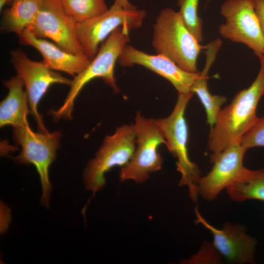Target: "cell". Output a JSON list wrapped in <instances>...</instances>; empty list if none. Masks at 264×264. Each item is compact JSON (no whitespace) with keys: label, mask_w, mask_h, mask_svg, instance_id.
Returning <instances> with one entry per match:
<instances>
[{"label":"cell","mask_w":264,"mask_h":264,"mask_svg":"<svg viewBox=\"0 0 264 264\" xmlns=\"http://www.w3.org/2000/svg\"><path fill=\"white\" fill-rule=\"evenodd\" d=\"M264 94V66L248 88L239 91L231 103L220 110L215 125L211 128L208 149L211 162L223 150L240 143L258 117L256 109Z\"/></svg>","instance_id":"1"},{"label":"cell","mask_w":264,"mask_h":264,"mask_svg":"<svg viewBox=\"0 0 264 264\" xmlns=\"http://www.w3.org/2000/svg\"><path fill=\"white\" fill-rule=\"evenodd\" d=\"M129 31L120 27L107 38L88 67L72 80L70 90L62 106L56 110L49 111L54 120L72 118L75 99L84 87L95 78H101L114 92H119L114 70L123 48L129 42Z\"/></svg>","instance_id":"2"},{"label":"cell","mask_w":264,"mask_h":264,"mask_svg":"<svg viewBox=\"0 0 264 264\" xmlns=\"http://www.w3.org/2000/svg\"><path fill=\"white\" fill-rule=\"evenodd\" d=\"M152 44L157 54L164 55L186 71L197 72L198 57L205 48L183 23L178 12L161 10L154 24Z\"/></svg>","instance_id":"3"},{"label":"cell","mask_w":264,"mask_h":264,"mask_svg":"<svg viewBox=\"0 0 264 264\" xmlns=\"http://www.w3.org/2000/svg\"><path fill=\"white\" fill-rule=\"evenodd\" d=\"M193 94L178 93L171 113L166 117L155 120L165 139V145L176 159V169L181 175L179 185L187 186L190 197L196 201L199 196L198 182L200 177V171L189 156L188 128L185 118L186 107Z\"/></svg>","instance_id":"4"},{"label":"cell","mask_w":264,"mask_h":264,"mask_svg":"<svg viewBox=\"0 0 264 264\" xmlns=\"http://www.w3.org/2000/svg\"><path fill=\"white\" fill-rule=\"evenodd\" d=\"M13 135L15 143L22 148L20 154L13 159L18 164H32L35 167L42 186L41 202L48 208L52 191L49 169L56 157L61 134L59 132H35L29 125L13 127Z\"/></svg>","instance_id":"5"},{"label":"cell","mask_w":264,"mask_h":264,"mask_svg":"<svg viewBox=\"0 0 264 264\" xmlns=\"http://www.w3.org/2000/svg\"><path fill=\"white\" fill-rule=\"evenodd\" d=\"M136 147L133 124H123L115 132L106 136L103 143L90 160L84 174L86 188L92 196L106 184L105 174L115 166L123 167L132 157Z\"/></svg>","instance_id":"6"},{"label":"cell","mask_w":264,"mask_h":264,"mask_svg":"<svg viewBox=\"0 0 264 264\" xmlns=\"http://www.w3.org/2000/svg\"><path fill=\"white\" fill-rule=\"evenodd\" d=\"M136 136V147L129 162L121 167V180H133L142 183L151 173L161 169L163 157L158 148L165 144L155 119L147 118L140 111L136 112L133 124Z\"/></svg>","instance_id":"7"},{"label":"cell","mask_w":264,"mask_h":264,"mask_svg":"<svg viewBox=\"0 0 264 264\" xmlns=\"http://www.w3.org/2000/svg\"><path fill=\"white\" fill-rule=\"evenodd\" d=\"M146 16L144 10L126 9L113 3L108 10L91 20L77 23V37L84 54L92 60L101 43L116 29L123 27L130 31L140 27Z\"/></svg>","instance_id":"8"},{"label":"cell","mask_w":264,"mask_h":264,"mask_svg":"<svg viewBox=\"0 0 264 264\" xmlns=\"http://www.w3.org/2000/svg\"><path fill=\"white\" fill-rule=\"evenodd\" d=\"M10 62L17 75L22 80L27 95L30 113L37 124L39 132H48L38 110L40 101L49 87L60 84L70 86L72 80L49 68L43 61L29 59L21 49L12 50Z\"/></svg>","instance_id":"9"},{"label":"cell","mask_w":264,"mask_h":264,"mask_svg":"<svg viewBox=\"0 0 264 264\" xmlns=\"http://www.w3.org/2000/svg\"><path fill=\"white\" fill-rule=\"evenodd\" d=\"M225 22L219 27L220 34L242 43L261 58L264 54V37L253 0H226L220 8Z\"/></svg>","instance_id":"10"},{"label":"cell","mask_w":264,"mask_h":264,"mask_svg":"<svg viewBox=\"0 0 264 264\" xmlns=\"http://www.w3.org/2000/svg\"><path fill=\"white\" fill-rule=\"evenodd\" d=\"M77 23L65 12L60 0H43L35 19L26 29L69 53L86 56L77 39Z\"/></svg>","instance_id":"11"},{"label":"cell","mask_w":264,"mask_h":264,"mask_svg":"<svg viewBox=\"0 0 264 264\" xmlns=\"http://www.w3.org/2000/svg\"><path fill=\"white\" fill-rule=\"evenodd\" d=\"M247 150L238 143L220 152L211 162L213 166L211 171L199 178L198 195L206 200H213L240 178L247 169L243 164Z\"/></svg>","instance_id":"12"},{"label":"cell","mask_w":264,"mask_h":264,"mask_svg":"<svg viewBox=\"0 0 264 264\" xmlns=\"http://www.w3.org/2000/svg\"><path fill=\"white\" fill-rule=\"evenodd\" d=\"M196 223L201 224L212 234L213 244L220 254L230 263H255L256 240L248 235L242 225L225 223L217 228L206 221L196 208Z\"/></svg>","instance_id":"13"},{"label":"cell","mask_w":264,"mask_h":264,"mask_svg":"<svg viewBox=\"0 0 264 264\" xmlns=\"http://www.w3.org/2000/svg\"><path fill=\"white\" fill-rule=\"evenodd\" d=\"M117 61L124 67L133 65L145 67L168 80L178 93L192 92L191 87L200 75L198 72L185 71L164 55H150L128 44L123 48Z\"/></svg>","instance_id":"14"},{"label":"cell","mask_w":264,"mask_h":264,"mask_svg":"<svg viewBox=\"0 0 264 264\" xmlns=\"http://www.w3.org/2000/svg\"><path fill=\"white\" fill-rule=\"evenodd\" d=\"M18 36L22 44L37 49L43 56V62L53 70L76 76L84 71L91 61L86 56L69 53L50 41L38 38L27 29Z\"/></svg>","instance_id":"15"},{"label":"cell","mask_w":264,"mask_h":264,"mask_svg":"<svg viewBox=\"0 0 264 264\" xmlns=\"http://www.w3.org/2000/svg\"><path fill=\"white\" fill-rule=\"evenodd\" d=\"M3 83L8 92L0 104V127L29 125L27 116L30 110L22 80L17 75L3 81Z\"/></svg>","instance_id":"16"},{"label":"cell","mask_w":264,"mask_h":264,"mask_svg":"<svg viewBox=\"0 0 264 264\" xmlns=\"http://www.w3.org/2000/svg\"><path fill=\"white\" fill-rule=\"evenodd\" d=\"M221 42L215 40L206 45V63L199 77L196 80L191 88V92L196 93L204 107L207 123L212 128L215 124L221 110V106L226 101L224 96L212 95L208 88V72L216 58Z\"/></svg>","instance_id":"17"},{"label":"cell","mask_w":264,"mask_h":264,"mask_svg":"<svg viewBox=\"0 0 264 264\" xmlns=\"http://www.w3.org/2000/svg\"><path fill=\"white\" fill-rule=\"evenodd\" d=\"M43 0H14L11 6L3 12L1 26L7 32L18 35L35 19Z\"/></svg>","instance_id":"18"},{"label":"cell","mask_w":264,"mask_h":264,"mask_svg":"<svg viewBox=\"0 0 264 264\" xmlns=\"http://www.w3.org/2000/svg\"><path fill=\"white\" fill-rule=\"evenodd\" d=\"M226 190L229 198L235 201L242 202L248 199L264 201V169H247Z\"/></svg>","instance_id":"19"},{"label":"cell","mask_w":264,"mask_h":264,"mask_svg":"<svg viewBox=\"0 0 264 264\" xmlns=\"http://www.w3.org/2000/svg\"><path fill=\"white\" fill-rule=\"evenodd\" d=\"M65 12L77 23L99 16L109 8L105 0H60Z\"/></svg>","instance_id":"20"},{"label":"cell","mask_w":264,"mask_h":264,"mask_svg":"<svg viewBox=\"0 0 264 264\" xmlns=\"http://www.w3.org/2000/svg\"><path fill=\"white\" fill-rule=\"evenodd\" d=\"M199 0H178V12L184 25L200 43L203 40V24L198 14Z\"/></svg>","instance_id":"21"},{"label":"cell","mask_w":264,"mask_h":264,"mask_svg":"<svg viewBox=\"0 0 264 264\" xmlns=\"http://www.w3.org/2000/svg\"><path fill=\"white\" fill-rule=\"evenodd\" d=\"M240 143L246 150L264 147V117H258L255 124L243 136Z\"/></svg>","instance_id":"22"},{"label":"cell","mask_w":264,"mask_h":264,"mask_svg":"<svg viewBox=\"0 0 264 264\" xmlns=\"http://www.w3.org/2000/svg\"><path fill=\"white\" fill-rule=\"evenodd\" d=\"M221 255L209 242L204 243L198 252L185 262L189 264H219Z\"/></svg>","instance_id":"23"},{"label":"cell","mask_w":264,"mask_h":264,"mask_svg":"<svg viewBox=\"0 0 264 264\" xmlns=\"http://www.w3.org/2000/svg\"><path fill=\"white\" fill-rule=\"evenodd\" d=\"M264 37V0H253ZM261 64L264 66V54L259 58Z\"/></svg>","instance_id":"24"},{"label":"cell","mask_w":264,"mask_h":264,"mask_svg":"<svg viewBox=\"0 0 264 264\" xmlns=\"http://www.w3.org/2000/svg\"><path fill=\"white\" fill-rule=\"evenodd\" d=\"M114 3L126 9H132L136 7L131 4L128 0H114Z\"/></svg>","instance_id":"25"},{"label":"cell","mask_w":264,"mask_h":264,"mask_svg":"<svg viewBox=\"0 0 264 264\" xmlns=\"http://www.w3.org/2000/svg\"><path fill=\"white\" fill-rule=\"evenodd\" d=\"M14 0H0V9L3 8V7L7 3L12 2Z\"/></svg>","instance_id":"26"}]
</instances>
